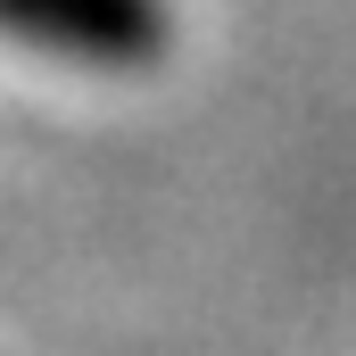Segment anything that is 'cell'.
<instances>
[{"instance_id": "1", "label": "cell", "mask_w": 356, "mask_h": 356, "mask_svg": "<svg viewBox=\"0 0 356 356\" xmlns=\"http://www.w3.org/2000/svg\"><path fill=\"white\" fill-rule=\"evenodd\" d=\"M0 17L75 58H149L166 42L158 0H0Z\"/></svg>"}]
</instances>
